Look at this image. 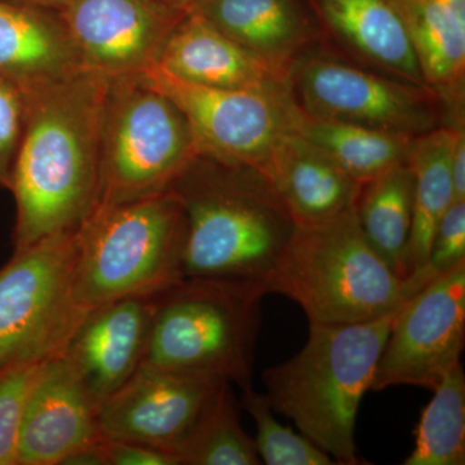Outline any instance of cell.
<instances>
[{"label": "cell", "instance_id": "31", "mask_svg": "<svg viewBox=\"0 0 465 465\" xmlns=\"http://www.w3.org/2000/svg\"><path fill=\"white\" fill-rule=\"evenodd\" d=\"M104 440L108 465H179L176 458L163 450L127 440Z\"/></svg>", "mask_w": 465, "mask_h": 465}, {"label": "cell", "instance_id": "10", "mask_svg": "<svg viewBox=\"0 0 465 465\" xmlns=\"http://www.w3.org/2000/svg\"><path fill=\"white\" fill-rule=\"evenodd\" d=\"M292 99L305 114L420 136L440 127L430 88L367 72L324 54H300L289 69Z\"/></svg>", "mask_w": 465, "mask_h": 465}, {"label": "cell", "instance_id": "1", "mask_svg": "<svg viewBox=\"0 0 465 465\" xmlns=\"http://www.w3.org/2000/svg\"><path fill=\"white\" fill-rule=\"evenodd\" d=\"M109 76L84 69L23 90L25 121L9 192L15 249L75 231L99 198L100 127Z\"/></svg>", "mask_w": 465, "mask_h": 465}, {"label": "cell", "instance_id": "12", "mask_svg": "<svg viewBox=\"0 0 465 465\" xmlns=\"http://www.w3.org/2000/svg\"><path fill=\"white\" fill-rule=\"evenodd\" d=\"M228 385L216 376L142 366L100 406L99 432L105 440L163 450L177 460Z\"/></svg>", "mask_w": 465, "mask_h": 465}, {"label": "cell", "instance_id": "34", "mask_svg": "<svg viewBox=\"0 0 465 465\" xmlns=\"http://www.w3.org/2000/svg\"><path fill=\"white\" fill-rule=\"evenodd\" d=\"M158 5H164V7L174 9V11L185 12L189 14L193 5L197 3V0H153Z\"/></svg>", "mask_w": 465, "mask_h": 465}, {"label": "cell", "instance_id": "26", "mask_svg": "<svg viewBox=\"0 0 465 465\" xmlns=\"http://www.w3.org/2000/svg\"><path fill=\"white\" fill-rule=\"evenodd\" d=\"M179 465H259L255 439L242 427L237 401L228 385L188 442L177 452Z\"/></svg>", "mask_w": 465, "mask_h": 465}, {"label": "cell", "instance_id": "25", "mask_svg": "<svg viewBox=\"0 0 465 465\" xmlns=\"http://www.w3.org/2000/svg\"><path fill=\"white\" fill-rule=\"evenodd\" d=\"M405 465L465 464V375L458 365L434 388Z\"/></svg>", "mask_w": 465, "mask_h": 465}, {"label": "cell", "instance_id": "13", "mask_svg": "<svg viewBox=\"0 0 465 465\" xmlns=\"http://www.w3.org/2000/svg\"><path fill=\"white\" fill-rule=\"evenodd\" d=\"M57 14L84 69L109 78L139 75L157 64L186 15L153 0H69Z\"/></svg>", "mask_w": 465, "mask_h": 465}, {"label": "cell", "instance_id": "28", "mask_svg": "<svg viewBox=\"0 0 465 465\" xmlns=\"http://www.w3.org/2000/svg\"><path fill=\"white\" fill-rule=\"evenodd\" d=\"M42 365L0 369V465H18V440L24 410Z\"/></svg>", "mask_w": 465, "mask_h": 465}, {"label": "cell", "instance_id": "7", "mask_svg": "<svg viewBox=\"0 0 465 465\" xmlns=\"http://www.w3.org/2000/svg\"><path fill=\"white\" fill-rule=\"evenodd\" d=\"M198 157L191 124L170 97L140 74L109 78L96 207L170 192Z\"/></svg>", "mask_w": 465, "mask_h": 465}, {"label": "cell", "instance_id": "18", "mask_svg": "<svg viewBox=\"0 0 465 465\" xmlns=\"http://www.w3.org/2000/svg\"><path fill=\"white\" fill-rule=\"evenodd\" d=\"M84 66L56 11L0 0V76L21 90L60 81Z\"/></svg>", "mask_w": 465, "mask_h": 465}, {"label": "cell", "instance_id": "33", "mask_svg": "<svg viewBox=\"0 0 465 465\" xmlns=\"http://www.w3.org/2000/svg\"><path fill=\"white\" fill-rule=\"evenodd\" d=\"M61 465H108L105 452V440L100 439L76 450L64 459Z\"/></svg>", "mask_w": 465, "mask_h": 465}, {"label": "cell", "instance_id": "8", "mask_svg": "<svg viewBox=\"0 0 465 465\" xmlns=\"http://www.w3.org/2000/svg\"><path fill=\"white\" fill-rule=\"evenodd\" d=\"M75 231L15 249L0 268V369L60 357L87 316L75 295Z\"/></svg>", "mask_w": 465, "mask_h": 465}, {"label": "cell", "instance_id": "27", "mask_svg": "<svg viewBox=\"0 0 465 465\" xmlns=\"http://www.w3.org/2000/svg\"><path fill=\"white\" fill-rule=\"evenodd\" d=\"M242 405L255 420V443L260 460L266 465H331L330 455L304 434L295 433L275 419L268 396L253 388L243 391Z\"/></svg>", "mask_w": 465, "mask_h": 465}, {"label": "cell", "instance_id": "15", "mask_svg": "<svg viewBox=\"0 0 465 465\" xmlns=\"http://www.w3.org/2000/svg\"><path fill=\"white\" fill-rule=\"evenodd\" d=\"M100 439L96 407L65 358L43 363L24 410L18 465H61Z\"/></svg>", "mask_w": 465, "mask_h": 465}, {"label": "cell", "instance_id": "24", "mask_svg": "<svg viewBox=\"0 0 465 465\" xmlns=\"http://www.w3.org/2000/svg\"><path fill=\"white\" fill-rule=\"evenodd\" d=\"M457 127H439L416 136L407 164L414 173V217L410 240V273H420L427 262L434 232L454 203L451 150Z\"/></svg>", "mask_w": 465, "mask_h": 465}, {"label": "cell", "instance_id": "32", "mask_svg": "<svg viewBox=\"0 0 465 465\" xmlns=\"http://www.w3.org/2000/svg\"><path fill=\"white\" fill-rule=\"evenodd\" d=\"M451 180L454 202L465 201V134L463 125L455 131L451 150Z\"/></svg>", "mask_w": 465, "mask_h": 465}, {"label": "cell", "instance_id": "21", "mask_svg": "<svg viewBox=\"0 0 465 465\" xmlns=\"http://www.w3.org/2000/svg\"><path fill=\"white\" fill-rule=\"evenodd\" d=\"M425 84L446 105L460 104L465 78V0H391Z\"/></svg>", "mask_w": 465, "mask_h": 465}, {"label": "cell", "instance_id": "30", "mask_svg": "<svg viewBox=\"0 0 465 465\" xmlns=\"http://www.w3.org/2000/svg\"><path fill=\"white\" fill-rule=\"evenodd\" d=\"M25 121V97L0 76V191H9Z\"/></svg>", "mask_w": 465, "mask_h": 465}, {"label": "cell", "instance_id": "16", "mask_svg": "<svg viewBox=\"0 0 465 465\" xmlns=\"http://www.w3.org/2000/svg\"><path fill=\"white\" fill-rule=\"evenodd\" d=\"M157 65L182 81L210 88L255 90L289 84V75L194 12L186 14L168 36Z\"/></svg>", "mask_w": 465, "mask_h": 465}, {"label": "cell", "instance_id": "22", "mask_svg": "<svg viewBox=\"0 0 465 465\" xmlns=\"http://www.w3.org/2000/svg\"><path fill=\"white\" fill-rule=\"evenodd\" d=\"M354 210L366 240L405 283L414 217V173L409 164L361 183Z\"/></svg>", "mask_w": 465, "mask_h": 465}, {"label": "cell", "instance_id": "9", "mask_svg": "<svg viewBox=\"0 0 465 465\" xmlns=\"http://www.w3.org/2000/svg\"><path fill=\"white\" fill-rule=\"evenodd\" d=\"M140 75L179 106L203 157L260 170L278 143L295 131L300 109L289 84L255 90L203 87L157 64Z\"/></svg>", "mask_w": 465, "mask_h": 465}, {"label": "cell", "instance_id": "3", "mask_svg": "<svg viewBox=\"0 0 465 465\" xmlns=\"http://www.w3.org/2000/svg\"><path fill=\"white\" fill-rule=\"evenodd\" d=\"M397 311L366 322L311 323L302 351L262 372L274 412L292 419L336 464L361 463L358 410L371 391Z\"/></svg>", "mask_w": 465, "mask_h": 465}, {"label": "cell", "instance_id": "14", "mask_svg": "<svg viewBox=\"0 0 465 465\" xmlns=\"http://www.w3.org/2000/svg\"><path fill=\"white\" fill-rule=\"evenodd\" d=\"M152 296L114 300L91 309L61 354L97 411L143 366Z\"/></svg>", "mask_w": 465, "mask_h": 465}, {"label": "cell", "instance_id": "11", "mask_svg": "<svg viewBox=\"0 0 465 465\" xmlns=\"http://www.w3.org/2000/svg\"><path fill=\"white\" fill-rule=\"evenodd\" d=\"M465 336V262L434 278L397 311L371 391L410 385L433 391L460 365Z\"/></svg>", "mask_w": 465, "mask_h": 465}, {"label": "cell", "instance_id": "6", "mask_svg": "<svg viewBox=\"0 0 465 465\" xmlns=\"http://www.w3.org/2000/svg\"><path fill=\"white\" fill-rule=\"evenodd\" d=\"M75 237V295L85 311L150 298L183 278L185 224L173 191L94 207Z\"/></svg>", "mask_w": 465, "mask_h": 465}, {"label": "cell", "instance_id": "23", "mask_svg": "<svg viewBox=\"0 0 465 465\" xmlns=\"http://www.w3.org/2000/svg\"><path fill=\"white\" fill-rule=\"evenodd\" d=\"M295 133L361 183L407 163L415 139L410 134L316 118L302 109Z\"/></svg>", "mask_w": 465, "mask_h": 465}, {"label": "cell", "instance_id": "19", "mask_svg": "<svg viewBox=\"0 0 465 465\" xmlns=\"http://www.w3.org/2000/svg\"><path fill=\"white\" fill-rule=\"evenodd\" d=\"M312 5L335 38L357 56L393 78L428 87L391 0H312Z\"/></svg>", "mask_w": 465, "mask_h": 465}, {"label": "cell", "instance_id": "17", "mask_svg": "<svg viewBox=\"0 0 465 465\" xmlns=\"http://www.w3.org/2000/svg\"><path fill=\"white\" fill-rule=\"evenodd\" d=\"M296 226L314 225L356 204L361 183L295 131L281 140L260 168Z\"/></svg>", "mask_w": 465, "mask_h": 465}, {"label": "cell", "instance_id": "35", "mask_svg": "<svg viewBox=\"0 0 465 465\" xmlns=\"http://www.w3.org/2000/svg\"><path fill=\"white\" fill-rule=\"evenodd\" d=\"M16 2L25 3V5H35L51 11H60L69 0H16Z\"/></svg>", "mask_w": 465, "mask_h": 465}, {"label": "cell", "instance_id": "5", "mask_svg": "<svg viewBox=\"0 0 465 465\" xmlns=\"http://www.w3.org/2000/svg\"><path fill=\"white\" fill-rule=\"evenodd\" d=\"M266 295L259 284L183 278L152 296L143 366L216 376L250 390Z\"/></svg>", "mask_w": 465, "mask_h": 465}, {"label": "cell", "instance_id": "4", "mask_svg": "<svg viewBox=\"0 0 465 465\" xmlns=\"http://www.w3.org/2000/svg\"><path fill=\"white\" fill-rule=\"evenodd\" d=\"M300 305L309 323L366 322L396 312L405 283L366 240L356 210L296 226L265 283Z\"/></svg>", "mask_w": 465, "mask_h": 465}, {"label": "cell", "instance_id": "2", "mask_svg": "<svg viewBox=\"0 0 465 465\" xmlns=\"http://www.w3.org/2000/svg\"><path fill=\"white\" fill-rule=\"evenodd\" d=\"M171 191L185 224L183 278L265 289L296 228L268 177L201 155Z\"/></svg>", "mask_w": 465, "mask_h": 465}, {"label": "cell", "instance_id": "20", "mask_svg": "<svg viewBox=\"0 0 465 465\" xmlns=\"http://www.w3.org/2000/svg\"><path fill=\"white\" fill-rule=\"evenodd\" d=\"M191 12L286 75L311 36L296 0H197Z\"/></svg>", "mask_w": 465, "mask_h": 465}, {"label": "cell", "instance_id": "29", "mask_svg": "<svg viewBox=\"0 0 465 465\" xmlns=\"http://www.w3.org/2000/svg\"><path fill=\"white\" fill-rule=\"evenodd\" d=\"M461 262H465V201L454 202L440 219L424 268L405 283L407 299Z\"/></svg>", "mask_w": 465, "mask_h": 465}]
</instances>
